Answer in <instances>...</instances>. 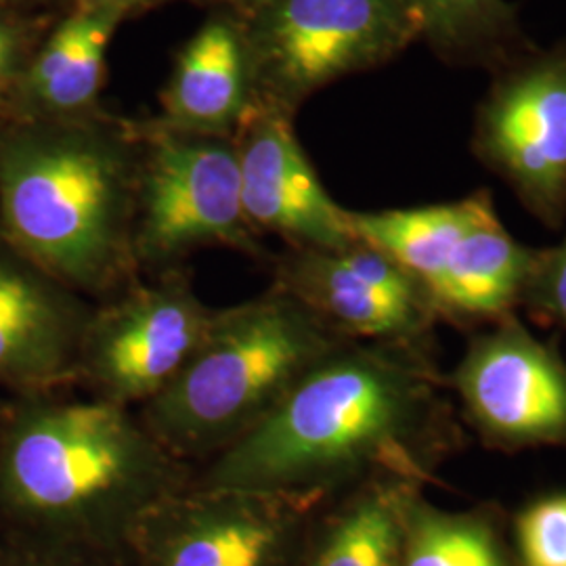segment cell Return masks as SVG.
<instances>
[{
    "label": "cell",
    "mask_w": 566,
    "mask_h": 566,
    "mask_svg": "<svg viewBox=\"0 0 566 566\" xmlns=\"http://www.w3.org/2000/svg\"><path fill=\"white\" fill-rule=\"evenodd\" d=\"M306 507L250 491L175 493L145 528L149 566H282Z\"/></svg>",
    "instance_id": "cell-12"
},
{
    "label": "cell",
    "mask_w": 566,
    "mask_h": 566,
    "mask_svg": "<svg viewBox=\"0 0 566 566\" xmlns=\"http://www.w3.org/2000/svg\"><path fill=\"white\" fill-rule=\"evenodd\" d=\"M465 446L434 343L344 340L217 453L198 486L313 510L374 481L430 485Z\"/></svg>",
    "instance_id": "cell-1"
},
{
    "label": "cell",
    "mask_w": 566,
    "mask_h": 566,
    "mask_svg": "<svg viewBox=\"0 0 566 566\" xmlns=\"http://www.w3.org/2000/svg\"><path fill=\"white\" fill-rule=\"evenodd\" d=\"M472 151L539 223H566V42L493 72Z\"/></svg>",
    "instance_id": "cell-9"
},
{
    "label": "cell",
    "mask_w": 566,
    "mask_h": 566,
    "mask_svg": "<svg viewBox=\"0 0 566 566\" xmlns=\"http://www.w3.org/2000/svg\"><path fill=\"white\" fill-rule=\"evenodd\" d=\"M353 231L405 266L441 324L474 332L516 315L537 248L502 223L489 189L453 202L353 212Z\"/></svg>",
    "instance_id": "cell-5"
},
{
    "label": "cell",
    "mask_w": 566,
    "mask_h": 566,
    "mask_svg": "<svg viewBox=\"0 0 566 566\" xmlns=\"http://www.w3.org/2000/svg\"><path fill=\"white\" fill-rule=\"evenodd\" d=\"M521 566H566V491L528 500L510 521Z\"/></svg>",
    "instance_id": "cell-20"
},
{
    "label": "cell",
    "mask_w": 566,
    "mask_h": 566,
    "mask_svg": "<svg viewBox=\"0 0 566 566\" xmlns=\"http://www.w3.org/2000/svg\"><path fill=\"white\" fill-rule=\"evenodd\" d=\"M418 41L451 65L497 72L535 49L507 0H399Z\"/></svg>",
    "instance_id": "cell-18"
},
{
    "label": "cell",
    "mask_w": 566,
    "mask_h": 566,
    "mask_svg": "<svg viewBox=\"0 0 566 566\" xmlns=\"http://www.w3.org/2000/svg\"><path fill=\"white\" fill-rule=\"evenodd\" d=\"M158 120L193 133L235 137L254 109L242 23L214 11L185 42L160 95Z\"/></svg>",
    "instance_id": "cell-15"
},
{
    "label": "cell",
    "mask_w": 566,
    "mask_h": 566,
    "mask_svg": "<svg viewBox=\"0 0 566 566\" xmlns=\"http://www.w3.org/2000/svg\"><path fill=\"white\" fill-rule=\"evenodd\" d=\"M21 566H46V565H21Z\"/></svg>",
    "instance_id": "cell-25"
},
{
    "label": "cell",
    "mask_w": 566,
    "mask_h": 566,
    "mask_svg": "<svg viewBox=\"0 0 566 566\" xmlns=\"http://www.w3.org/2000/svg\"><path fill=\"white\" fill-rule=\"evenodd\" d=\"M446 382L462 422L486 449L566 447V359L518 315L470 332Z\"/></svg>",
    "instance_id": "cell-8"
},
{
    "label": "cell",
    "mask_w": 566,
    "mask_h": 566,
    "mask_svg": "<svg viewBox=\"0 0 566 566\" xmlns=\"http://www.w3.org/2000/svg\"><path fill=\"white\" fill-rule=\"evenodd\" d=\"M346 338L280 290L219 308L175 382L139 407L143 426L179 460L217 455L275 409Z\"/></svg>",
    "instance_id": "cell-4"
},
{
    "label": "cell",
    "mask_w": 566,
    "mask_h": 566,
    "mask_svg": "<svg viewBox=\"0 0 566 566\" xmlns=\"http://www.w3.org/2000/svg\"><path fill=\"white\" fill-rule=\"evenodd\" d=\"M424 486L374 481L327 506L304 566H399L407 507Z\"/></svg>",
    "instance_id": "cell-17"
},
{
    "label": "cell",
    "mask_w": 566,
    "mask_h": 566,
    "mask_svg": "<svg viewBox=\"0 0 566 566\" xmlns=\"http://www.w3.org/2000/svg\"><path fill=\"white\" fill-rule=\"evenodd\" d=\"M206 7H212L214 11H227L231 15L242 18L248 11H252L261 0H193Z\"/></svg>",
    "instance_id": "cell-24"
},
{
    "label": "cell",
    "mask_w": 566,
    "mask_h": 566,
    "mask_svg": "<svg viewBox=\"0 0 566 566\" xmlns=\"http://www.w3.org/2000/svg\"><path fill=\"white\" fill-rule=\"evenodd\" d=\"M275 290L346 340L434 343L441 324L420 282L376 245L290 248L275 263Z\"/></svg>",
    "instance_id": "cell-11"
},
{
    "label": "cell",
    "mask_w": 566,
    "mask_h": 566,
    "mask_svg": "<svg viewBox=\"0 0 566 566\" xmlns=\"http://www.w3.org/2000/svg\"><path fill=\"white\" fill-rule=\"evenodd\" d=\"M217 311L181 273L128 285L112 303L93 308L76 380L93 397L128 409L143 407L191 361Z\"/></svg>",
    "instance_id": "cell-10"
},
{
    "label": "cell",
    "mask_w": 566,
    "mask_h": 566,
    "mask_svg": "<svg viewBox=\"0 0 566 566\" xmlns=\"http://www.w3.org/2000/svg\"><path fill=\"white\" fill-rule=\"evenodd\" d=\"M72 2H74L72 7L74 11L105 13L124 21L163 4L164 0H72Z\"/></svg>",
    "instance_id": "cell-23"
},
{
    "label": "cell",
    "mask_w": 566,
    "mask_h": 566,
    "mask_svg": "<svg viewBox=\"0 0 566 566\" xmlns=\"http://www.w3.org/2000/svg\"><path fill=\"white\" fill-rule=\"evenodd\" d=\"M521 308L566 334V235L556 245L537 248Z\"/></svg>",
    "instance_id": "cell-21"
},
{
    "label": "cell",
    "mask_w": 566,
    "mask_h": 566,
    "mask_svg": "<svg viewBox=\"0 0 566 566\" xmlns=\"http://www.w3.org/2000/svg\"><path fill=\"white\" fill-rule=\"evenodd\" d=\"M187 465L139 416L99 397L36 401L0 437V497L25 523L105 537L182 491Z\"/></svg>",
    "instance_id": "cell-3"
},
{
    "label": "cell",
    "mask_w": 566,
    "mask_h": 566,
    "mask_svg": "<svg viewBox=\"0 0 566 566\" xmlns=\"http://www.w3.org/2000/svg\"><path fill=\"white\" fill-rule=\"evenodd\" d=\"M242 202L254 231L275 233L290 248L338 250L359 238L350 210L336 202L294 130V118L254 105L235 133Z\"/></svg>",
    "instance_id": "cell-13"
},
{
    "label": "cell",
    "mask_w": 566,
    "mask_h": 566,
    "mask_svg": "<svg viewBox=\"0 0 566 566\" xmlns=\"http://www.w3.org/2000/svg\"><path fill=\"white\" fill-rule=\"evenodd\" d=\"M135 124L137 266H168L202 248L263 254L243 210L235 137L182 130L158 118Z\"/></svg>",
    "instance_id": "cell-7"
},
{
    "label": "cell",
    "mask_w": 566,
    "mask_h": 566,
    "mask_svg": "<svg viewBox=\"0 0 566 566\" xmlns=\"http://www.w3.org/2000/svg\"><path fill=\"white\" fill-rule=\"evenodd\" d=\"M23 36L20 28L0 18V107L15 93L25 65H21Z\"/></svg>",
    "instance_id": "cell-22"
},
{
    "label": "cell",
    "mask_w": 566,
    "mask_h": 566,
    "mask_svg": "<svg viewBox=\"0 0 566 566\" xmlns=\"http://www.w3.org/2000/svg\"><path fill=\"white\" fill-rule=\"evenodd\" d=\"M122 21L74 11L25 63L15 97L30 120H76L99 109L105 55Z\"/></svg>",
    "instance_id": "cell-16"
},
{
    "label": "cell",
    "mask_w": 566,
    "mask_h": 566,
    "mask_svg": "<svg viewBox=\"0 0 566 566\" xmlns=\"http://www.w3.org/2000/svg\"><path fill=\"white\" fill-rule=\"evenodd\" d=\"M91 313L81 294L20 254H0V385L74 382Z\"/></svg>",
    "instance_id": "cell-14"
},
{
    "label": "cell",
    "mask_w": 566,
    "mask_h": 566,
    "mask_svg": "<svg viewBox=\"0 0 566 566\" xmlns=\"http://www.w3.org/2000/svg\"><path fill=\"white\" fill-rule=\"evenodd\" d=\"M399 566H521L512 546L510 521L497 504L443 510L424 491L407 507Z\"/></svg>",
    "instance_id": "cell-19"
},
{
    "label": "cell",
    "mask_w": 566,
    "mask_h": 566,
    "mask_svg": "<svg viewBox=\"0 0 566 566\" xmlns=\"http://www.w3.org/2000/svg\"><path fill=\"white\" fill-rule=\"evenodd\" d=\"M238 20L254 105L292 118L327 84L380 67L418 41L399 0H261Z\"/></svg>",
    "instance_id": "cell-6"
},
{
    "label": "cell",
    "mask_w": 566,
    "mask_h": 566,
    "mask_svg": "<svg viewBox=\"0 0 566 566\" xmlns=\"http://www.w3.org/2000/svg\"><path fill=\"white\" fill-rule=\"evenodd\" d=\"M135 122L103 112L25 120L0 135V227L15 254L76 294L105 296L135 271Z\"/></svg>",
    "instance_id": "cell-2"
}]
</instances>
